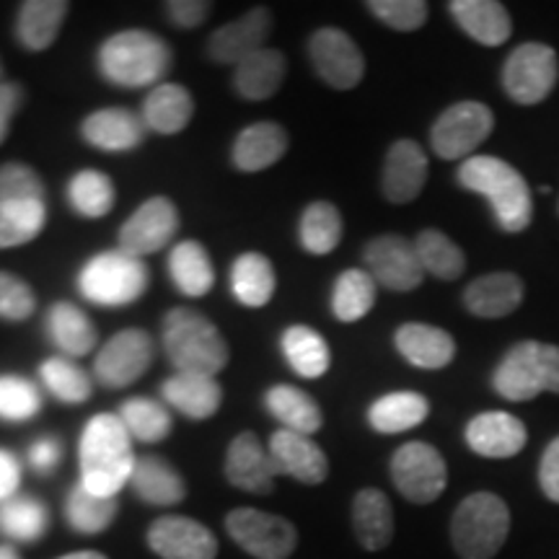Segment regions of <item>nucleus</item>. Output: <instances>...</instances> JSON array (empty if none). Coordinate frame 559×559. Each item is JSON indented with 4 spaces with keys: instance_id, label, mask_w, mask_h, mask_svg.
Instances as JSON below:
<instances>
[{
    "instance_id": "obj_1",
    "label": "nucleus",
    "mask_w": 559,
    "mask_h": 559,
    "mask_svg": "<svg viewBox=\"0 0 559 559\" xmlns=\"http://www.w3.org/2000/svg\"><path fill=\"white\" fill-rule=\"evenodd\" d=\"M79 461L83 487L104 498H117L135 466L132 438L120 415H96L88 419L81 436Z\"/></svg>"
},
{
    "instance_id": "obj_2",
    "label": "nucleus",
    "mask_w": 559,
    "mask_h": 559,
    "mask_svg": "<svg viewBox=\"0 0 559 559\" xmlns=\"http://www.w3.org/2000/svg\"><path fill=\"white\" fill-rule=\"evenodd\" d=\"M459 185L481 194L506 234H521L534 218V202L523 174L498 156H472L459 166Z\"/></svg>"
},
{
    "instance_id": "obj_3",
    "label": "nucleus",
    "mask_w": 559,
    "mask_h": 559,
    "mask_svg": "<svg viewBox=\"0 0 559 559\" xmlns=\"http://www.w3.org/2000/svg\"><path fill=\"white\" fill-rule=\"evenodd\" d=\"M96 68L111 86L156 88L171 68V47L148 29H124L104 39Z\"/></svg>"
},
{
    "instance_id": "obj_4",
    "label": "nucleus",
    "mask_w": 559,
    "mask_h": 559,
    "mask_svg": "<svg viewBox=\"0 0 559 559\" xmlns=\"http://www.w3.org/2000/svg\"><path fill=\"white\" fill-rule=\"evenodd\" d=\"M160 342H164L166 358L171 360L177 373L218 376L230 360L228 342L218 326L187 306L166 313L164 326H160Z\"/></svg>"
},
{
    "instance_id": "obj_5",
    "label": "nucleus",
    "mask_w": 559,
    "mask_h": 559,
    "mask_svg": "<svg viewBox=\"0 0 559 559\" xmlns=\"http://www.w3.org/2000/svg\"><path fill=\"white\" fill-rule=\"evenodd\" d=\"M492 389L508 402H531L544 391L559 394V345L526 340L510 347L495 368Z\"/></svg>"
},
{
    "instance_id": "obj_6",
    "label": "nucleus",
    "mask_w": 559,
    "mask_h": 559,
    "mask_svg": "<svg viewBox=\"0 0 559 559\" xmlns=\"http://www.w3.org/2000/svg\"><path fill=\"white\" fill-rule=\"evenodd\" d=\"M508 531V502L495 492H474L453 513L451 544L461 559H492L506 544Z\"/></svg>"
},
{
    "instance_id": "obj_7",
    "label": "nucleus",
    "mask_w": 559,
    "mask_h": 559,
    "mask_svg": "<svg viewBox=\"0 0 559 559\" xmlns=\"http://www.w3.org/2000/svg\"><path fill=\"white\" fill-rule=\"evenodd\" d=\"M81 296L96 306H130L148 290V267L120 247L94 254L79 272Z\"/></svg>"
},
{
    "instance_id": "obj_8",
    "label": "nucleus",
    "mask_w": 559,
    "mask_h": 559,
    "mask_svg": "<svg viewBox=\"0 0 559 559\" xmlns=\"http://www.w3.org/2000/svg\"><path fill=\"white\" fill-rule=\"evenodd\" d=\"M389 472L402 498L415 502V506L436 502L443 495L445 485H449L445 459L440 456L436 445L423 443V440H412V443L400 445L394 456H391Z\"/></svg>"
},
{
    "instance_id": "obj_9",
    "label": "nucleus",
    "mask_w": 559,
    "mask_h": 559,
    "mask_svg": "<svg viewBox=\"0 0 559 559\" xmlns=\"http://www.w3.org/2000/svg\"><path fill=\"white\" fill-rule=\"evenodd\" d=\"M226 531L254 559H288L298 547V531L288 519L257 508L230 510Z\"/></svg>"
},
{
    "instance_id": "obj_10",
    "label": "nucleus",
    "mask_w": 559,
    "mask_h": 559,
    "mask_svg": "<svg viewBox=\"0 0 559 559\" xmlns=\"http://www.w3.org/2000/svg\"><path fill=\"white\" fill-rule=\"evenodd\" d=\"M495 130V115L481 102H459L438 117L430 130L432 153L443 160L464 158L479 148Z\"/></svg>"
},
{
    "instance_id": "obj_11",
    "label": "nucleus",
    "mask_w": 559,
    "mask_h": 559,
    "mask_svg": "<svg viewBox=\"0 0 559 559\" xmlns=\"http://www.w3.org/2000/svg\"><path fill=\"white\" fill-rule=\"evenodd\" d=\"M559 81V60L557 52L547 45H521L519 50L510 52L502 68V86L506 94L515 104L534 107L542 104L555 91Z\"/></svg>"
},
{
    "instance_id": "obj_12",
    "label": "nucleus",
    "mask_w": 559,
    "mask_h": 559,
    "mask_svg": "<svg viewBox=\"0 0 559 559\" xmlns=\"http://www.w3.org/2000/svg\"><path fill=\"white\" fill-rule=\"evenodd\" d=\"M368 275L376 280V285H383L386 290L409 293L423 285L425 270L419 264L415 241L404 239L400 234L376 236L362 249Z\"/></svg>"
},
{
    "instance_id": "obj_13",
    "label": "nucleus",
    "mask_w": 559,
    "mask_h": 559,
    "mask_svg": "<svg viewBox=\"0 0 559 559\" xmlns=\"http://www.w3.org/2000/svg\"><path fill=\"white\" fill-rule=\"evenodd\" d=\"M309 58L317 75L337 91L355 88L366 75V58L347 32L321 26L309 39Z\"/></svg>"
},
{
    "instance_id": "obj_14",
    "label": "nucleus",
    "mask_w": 559,
    "mask_h": 559,
    "mask_svg": "<svg viewBox=\"0 0 559 559\" xmlns=\"http://www.w3.org/2000/svg\"><path fill=\"white\" fill-rule=\"evenodd\" d=\"M181 226L179 210L166 194H153L140 205L128 221L122 223L120 249L132 257H148L156 254L169 243Z\"/></svg>"
},
{
    "instance_id": "obj_15",
    "label": "nucleus",
    "mask_w": 559,
    "mask_h": 559,
    "mask_svg": "<svg viewBox=\"0 0 559 559\" xmlns=\"http://www.w3.org/2000/svg\"><path fill=\"white\" fill-rule=\"evenodd\" d=\"M153 362V337L143 330L117 332L96 353L94 376L102 386L124 389L135 383Z\"/></svg>"
},
{
    "instance_id": "obj_16",
    "label": "nucleus",
    "mask_w": 559,
    "mask_h": 559,
    "mask_svg": "<svg viewBox=\"0 0 559 559\" xmlns=\"http://www.w3.org/2000/svg\"><path fill=\"white\" fill-rule=\"evenodd\" d=\"M148 547L160 559H215L218 539L205 523L185 515H160L148 528Z\"/></svg>"
},
{
    "instance_id": "obj_17",
    "label": "nucleus",
    "mask_w": 559,
    "mask_h": 559,
    "mask_svg": "<svg viewBox=\"0 0 559 559\" xmlns=\"http://www.w3.org/2000/svg\"><path fill=\"white\" fill-rule=\"evenodd\" d=\"M272 34V13L267 5H257L241 19L223 24L207 39V55L221 66H239L254 52L264 50V41Z\"/></svg>"
},
{
    "instance_id": "obj_18",
    "label": "nucleus",
    "mask_w": 559,
    "mask_h": 559,
    "mask_svg": "<svg viewBox=\"0 0 559 559\" xmlns=\"http://www.w3.org/2000/svg\"><path fill=\"white\" fill-rule=\"evenodd\" d=\"M223 472L230 485L251 495H270L275 489V477H280L270 449H264L262 440L251 430H243L230 440Z\"/></svg>"
},
{
    "instance_id": "obj_19",
    "label": "nucleus",
    "mask_w": 559,
    "mask_h": 559,
    "mask_svg": "<svg viewBox=\"0 0 559 559\" xmlns=\"http://www.w3.org/2000/svg\"><path fill=\"white\" fill-rule=\"evenodd\" d=\"M428 169V156H425L423 145L409 138L396 140L386 153V160H383V198H386L391 205H407V202H415L419 198V192L425 190Z\"/></svg>"
},
{
    "instance_id": "obj_20",
    "label": "nucleus",
    "mask_w": 559,
    "mask_h": 559,
    "mask_svg": "<svg viewBox=\"0 0 559 559\" xmlns=\"http://www.w3.org/2000/svg\"><path fill=\"white\" fill-rule=\"evenodd\" d=\"M528 430L510 412H481L466 425V443L477 456L513 459L526 449Z\"/></svg>"
},
{
    "instance_id": "obj_21",
    "label": "nucleus",
    "mask_w": 559,
    "mask_h": 559,
    "mask_svg": "<svg viewBox=\"0 0 559 559\" xmlns=\"http://www.w3.org/2000/svg\"><path fill=\"white\" fill-rule=\"evenodd\" d=\"M267 449L280 474L293 477L300 485L313 487L330 477V459L309 436H300V432L293 430H277L270 438Z\"/></svg>"
},
{
    "instance_id": "obj_22",
    "label": "nucleus",
    "mask_w": 559,
    "mask_h": 559,
    "mask_svg": "<svg viewBox=\"0 0 559 559\" xmlns=\"http://www.w3.org/2000/svg\"><path fill=\"white\" fill-rule=\"evenodd\" d=\"M143 117L124 107H109L91 111L81 122V135L91 148L104 153H130L145 140Z\"/></svg>"
},
{
    "instance_id": "obj_23",
    "label": "nucleus",
    "mask_w": 559,
    "mask_h": 559,
    "mask_svg": "<svg viewBox=\"0 0 559 559\" xmlns=\"http://www.w3.org/2000/svg\"><path fill=\"white\" fill-rule=\"evenodd\" d=\"M288 153V130L277 122H254L234 140L230 160L243 174H257L275 166Z\"/></svg>"
},
{
    "instance_id": "obj_24",
    "label": "nucleus",
    "mask_w": 559,
    "mask_h": 559,
    "mask_svg": "<svg viewBox=\"0 0 559 559\" xmlns=\"http://www.w3.org/2000/svg\"><path fill=\"white\" fill-rule=\"evenodd\" d=\"M394 345L404 360L425 370H440L456 358V340L440 326L419 321L402 324L394 334Z\"/></svg>"
},
{
    "instance_id": "obj_25",
    "label": "nucleus",
    "mask_w": 559,
    "mask_h": 559,
    "mask_svg": "<svg viewBox=\"0 0 559 559\" xmlns=\"http://www.w3.org/2000/svg\"><path fill=\"white\" fill-rule=\"evenodd\" d=\"M523 304V283L513 272H492L466 285L464 306L477 319H502Z\"/></svg>"
},
{
    "instance_id": "obj_26",
    "label": "nucleus",
    "mask_w": 559,
    "mask_h": 559,
    "mask_svg": "<svg viewBox=\"0 0 559 559\" xmlns=\"http://www.w3.org/2000/svg\"><path fill=\"white\" fill-rule=\"evenodd\" d=\"M130 487L138 500L156 508L179 506L187 498V485L181 474L160 456L135 459V466H132L130 474Z\"/></svg>"
},
{
    "instance_id": "obj_27",
    "label": "nucleus",
    "mask_w": 559,
    "mask_h": 559,
    "mask_svg": "<svg viewBox=\"0 0 559 559\" xmlns=\"http://www.w3.org/2000/svg\"><path fill=\"white\" fill-rule=\"evenodd\" d=\"M160 396L185 417L210 419L221 409L223 386L215 381V376L174 373L160 386Z\"/></svg>"
},
{
    "instance_id": "obj_28",
    "label": "nucleus",
    "mask_w": 559,
    "mask_h": 559,
    "mask_svg": "<svg viewBox=\"0 0 559 559\" xmlns=\"http://www.w3.org/2000/svg\"><path fill=\"white\" fill-rule=\"evenodd\" d=\"M70 3L66 0H26L19 5L16 39L24 50L45 52L58 41Z\"/></svg>"
},
{
    "instance_id": "obj_29",
    "label": "nucleus",
    "mask_w": 559,
    "mask_h": 559,
    "mask_svg": "<svg viewBox=\"0 0 559 559\" xmlns=\"http://www.w3.org/2000/svg\"><path fill=\"white\" fill-rule=\"evenodd\" d=\"M288 75V60L280 50L264 47L234 70V91L247 102H267L283 88Z\"/></svg>"
},
{
    "instance_id": "obj_30",
    "label": "nucleus",
    "mask_w": 559,
    "mask_h": 559,
    "mask_svg": "<svg viewBox=\"0 0 559 559\" xmlns=\"http://www.w3.org/2000/svg\"><path fill=\"white\" fill-rule=\"evenodd\" d=\"M449 11L461 29L485 47L506 45L513 34L510 13L498 0H453Z\"/></svg>"
},
{
    "instance_id": "obj_31",
    "label": "nucleus",
    "mask_w": 559,
    "mask_h": 559,
    "mask_svg": "<svg viewBox=\"0 0 559 559\" xmlns=\"http://www.w3.org/2000/svg\"><path fill=\"white\" fill-rule=\"evenodd\" d=\"M353 531L366 551L386 549L394 539V508L381 489L366 487L355 495Z\"/></svg>"
},
{
    "instance_id": "obj_32",
    "label": "nucleus",
    "mask_w": 559,
    "mask_h": 559,
    "mask_svg": "<svg viewBox=\"0 0 559 559\" xmlns=\"http://www.w3.org/2000/svg\"><path fill=\"white\" fill-rule=\"evenodd\" d=\"M140 117H143L145 128L158 132V135H179L194 117L190 88L179 86V83H160V86L151 88Z\"/></svg>"
},
{
    "instance_id": "obj_33",
    "label": "nucleus",
    "mask_w": 559,
    "mask_h": 559,
    "mask_svg": "<svg viewBox=\"0 0 559 559\" xmlns=\"http://www.w3.org/2000/svg\"><path fill=\"white\" fill-rule=\"evenodd\" d=\"M264 407L283 425V430L300 432V436L311 438L324 425V415H321L317 400L306 394L304 389L288 386V383H275L264 391Z\"/></svg>"
},
{
    "instance_id": "obj_34",
    "label": "nucleus",
    "mask_w": 559,
    "mask_h": 559,
    "mask_svg": "<svg viewBox=\"0 0 559 559\" xmlns=\"http://www.w3.org/2000/svg\"><path fill=\"white\" fill-rule=\"evenodd\" d=\"M230 290L247 309L267 306L277 290V275L270 257L260 251H247V254L236 257L234 267H230Z\"/></svg>"
},
{
    "instance_id": "obj_35",
    "label": "nucleus",
    "mask_w": 559,
    "mask_h": 559,
    "mask_svg": "<svg viewBox=\"0 0 559 559\" xmlns=\"http://www.w3.org/2000/svg\"><path fill=\"white\" fill-rule=\"evenodd\" d=\"M430 415V402L417 391H391L368 407V425L381 436H396L423 425Z\"/></svg>"
},
{
    "instance_id": "obj_36",
    "label": "nucleus",
    "mask_w": 559,
    "mask_h": 559,
    "mask_svg": "<svg viewBox=\"0 0 559 559\" xmlns=\"http://www.w3.org/2000/svg\"><path fill=\"white\" fill-rule=\"evenodd\" d=\"M285 360L300 379H321L332 366V353L326 340L306 324H290L280 337Z\"/></svg>"
},
{
    "instance_id": "obj_37",
    "label": "nucleus",
    "mask_w": 559,
    "mask_h": 559,
    "mask_svg": "<svg viewBox=\"0 0 559 559\" xmlns=\"http://www.w3.org/2000/svg\"><path fill=\"white\" fill-rule=\"evenodd\" d=\"M47 334L68 358H83L99 342V332L75 304L60 300L47 311Z\"/></svg>"
},
{
    "instance_id": "obj_38",
    "label": "nucleus",
    "mask_w": 559,
    "mask_h": 559,
    "mask_svg": "<svg viewBox=\"0 0 559 559\" xmlns=\"http://www.w3.org/2000/svg\"><path fill=\"white\" fill-rule=\"evenodd\" d=\"M169 275L174 288L187 298L207 296L215 285V267L207 249L198 241H181L171 249Z\"/></svg>"
},
{
    "instance_id": "obj_39",
    "label": "nucleus",
    "mask_w": 559,
    "mask_h": 559,
    "mask_svg": "<svg viewBox=\"0 0 559 559\" xmlns=\"http://www.w3.org/2000/svg\"><path fill=\"white\" fill-rule=\"evenodd\" d=\"M342 230H345V223H342V213L337 205H332V202L326 200L311 202V205L300 213L298 221L300 249L309 251L313 257L332 254V251L340 247Z\"/></svg>"
},
{
    "instance_id": "obj_40",
    "label": "nucleus",
    "mask_w": 559,
    "mask_h": 559,
    "mask_svg": "<svg viewBox=\"0 0 559 559\" xmlns=\"http://www.w3.org/2000/svg\"><path fill=\"white\" fill-rule=\"evenodd\" d=\"M117 192L111 179L104 171L83 169L68 181V205L75 215L86 221L104 218L115 207Z\"/></svg>"
},
{
    "instance_id": "obj_41",
    "label": "nucleus",
    "mask_w": 559,
    "mask_h": 559,
    "mask_svg": "<svg viewBox=\"0 0 559 559\" xmlns=\"http://www.w3.org/2000/svg\"><path fill=\"white\" fill-rule=\"evenodd\" d=\"M376 306V280L368 270H345L332 290V313L342 324L366 319Z\"/></svg>"
},
{
    "instance_id": "obj_42",
    "label": "nucleus",
    "mask_w": 559,
    "mask_h": 559,
    "mask_svg": "<svg viewBox=\"0 0 559 559\" xmlns=\"http://www.w3.org/2000/svg\"><path fill=\"white\" fill-rule=\"evenodd\" d=\"M415 249L425 275L443 280V283H451V280H459L464 275L466 270L464 251H461L459 243H453V239H449V236L440 234V230L436 228L419 230L415 239Z\"/></svg>"
},
{
    "instance_id": "obj_43",
    "label": "nucleus",
    "mask_w": 559,
    "mask_h": 559,
    "mask_svg": "<svg viewBox=\"0 0 559 559\" xmlns=\"http://www.w3.org/2000/svg\"><path fill=\"white\" fill-rule=\"evenodd\" d=\"M120 502L117 498H104V495H94L83 485H75L70 489L66 502V515L70 528L79 534H104L117 519Z\"/></svg>"
},
{
    "instance_id": "obj_44",
    "label": "nucleus",
    "mask_w": 559,
    "mask_h": 559,
    "mask_svg": "<svg viewBox=\"0 0 559 559\" xmlns=\"http://www.w3.org/2000/svg\"><path fill=\"white\" fill-rule=\"evenodd\" d=\"M45 202H0V249L24 247L45 228Z\"/></svg>"
},
{
    "instance_id": "obj_45",
    "label": "nucleus",
    "mask_w": 559,
    "mask_h": 559,
    "mask_svg": "<svg viewBox=\"0 0 559 559\" xmlns=\"http://www.w3.org/2000/svg\"><path fill=\"white\" fill-rule=\"evenodd\" d=\"M120 419L128 428L130 438L138 443H160L171 432V415L164 404L135 396V400L122 402Z\"/></svg>"
},
{
    "instance_id": "obj_46",
    "label": "nucleus",
    "mask_w": 559,
    "mask_h": 559,
    "mask_svg": "<svg viewBox=\"0 0 559 559\" xmlns=\"http://www.w3.org/2000/svg\"><path fill=\"white\" fill-rule=\"evenodd\" d=\"M39 379L55 400L62 404H83L91 400V379L81 366L68 358H47L39 368Z\"/></svg>"
},
{
    "instance_id": "obj_47",
    "label": "nucleus",
    "mask_w": 559,
    "mask_h": 559,
    "mask_svg": "<svg viewBox=\"0 0 559 559\" xmlns=\"http://www.w3.org/2000/svg\"><path fill=\"white\" fill-rule=\"evenodd\" d=\"M0 531L16 542H37L47 531V510L32 498L5 500L0 506Z\"/></svg>"
},
{
    "instance_id": "obj_48",
    "label": "nucleus",
    "mask_w": 559,
    "mask_h": 559,
    "mask_svg": "<svg viewBox=\"0 0 559 559\" xmlns=\"http://www.w3.org/2000/svg\"><path fill=\"white\" fill-rule=\"evenodd\" d=\"M41 396L32 381L21 376H0V419L5 423H26L39 415Z\"/></svg>"
},
{
    "instance_id": "obj_49",
    "label": "nucleus",
    "mask_w": 559,
    "mask_h": 559,
    "mask_svg": "<svg viewBox=\"0 0 559 559\" xmlns=\"http://www.w3.org/2000/svg\"><path fill=\"white\" fill-rule=\"evenodd\" d=\"M0 202H45V181L32 166L11 164L0 166Z\"/></svg>"
},
{
    "instance_id": "obj_50",
    "label": "nucleus",
    "mask_w": 559,
    "mask_h": 559,
    "mask_svg": "<svg viewBox=\"0 0 559 559\" xmlns=\"http://www.w3.org/2000/svg\"><path fill=\"white\" fill-rule=\"evenodd\" d=\"M368 11L396 32H417L428 21L425 0H368Z\"/></svg>"
},
{
    "instance_id": "obj_51",
    "label": "nucleus",
    "mask_w": 559,
    "mask_h": 559,
    "mask_svg": "<svg viewBox=\"0 0 559 559\" xmlns=\"http://www.w3.org/2000/svg\"><path fill=\"white\" fill-rule=\"evenodd\" d=\"M37 309V293L24 277L0 272V319L26 321Z\"/></svg>"
},
{
    "instance_id": "obj_52",
    "label": "nucleus",
    "mask_w": 559,
    "mask_h": 559,
    "mask_svg": "<svg viewBox=\"0 0 559 559\" xmlns=\"http://www.w3.org/2000/svg\"><path fill=\"white\" fill-rule=\"evenodd\" d=\"M164 9L166 16H169V21L177 29L192 32L205 24L210 11H213V3H207V0H169Z\"/></svg>"
},
{
    "instance_id": "obj_53",
    "label": "nucleus",
    "mask_w": 559,
    "mask_h": 559,
    "mask_svg": "<svg viewBox=\"0 0 559 559\" xmlns=\"http://www.w3.org/2000/svg\"><path fill=\"white\" fill-rule=\"evenodd\" d=\"M539 485L542 492L547 495L551 502H559V436L551 440L544 451L539 464Z\"/></svg>"
},
{
    "instance_id": "obj_54",
    "label": "nucleus",
    "mask_w": 559,
    "mask_h": 559,
    "mask_svg": "<svg viewBox=\"0 0 559 559\" xmlns=\"http://www.w3.org/2000/svg\"><path fill=\"white\" fill-rule=\"evenodd\" d=\"M21 99H24V88H21L19 83L5 81L3 86H0V145L9 138L13 115L19 111Z\"/></svg>"
},
{
    "instance_id": "obj_55",
    "label": "nucleus",
    "mask_w": 559,
    "mask_h": 559,
    "mask_svg": "<svg viewBox=\"0 0 559 559\" xmlns=\"http://www.w3.org/2000/svg\"><path fill=\"white\" fill-rule=\"evenodd\" d=\"M60 456H62L60 440H55V438H41V440H37V443H34L32 451H29L32 466H34V469H37L39 474H50L52 469H58Z\"/></svg>"
},
{
    "instance_id": "obj_56",
    "label": "nucleus",
    "mask_w": 559,
    "mask_h": 559,
    "mask_svg": "<svg viewBox=\"0 0 559 559\" xmlns=\"http://www.w3.org/2000/svg\"><path fill=\"white\" fill-rule=\"evenodd\" d=\"M21 481L19 461L9 451H0V500H9Z\"/></svg>"
},
{
    "instance_id": "obj_57",
    "label": "nucleus",
    "mask_w": 559,
    "mask_h": 559,
    "mask_svg": "<svg viewBox=\"0 0 559 559\" xmlns=\"http://www.w3.org/2000/svg\"><path fill=\"white\" fill-rule=\"evenodd\" d=\"M58 559H107L102 551H73V555L58 557Z\"/></svg>"
},
{
    "instance_id": "obj_58",
    "label": "nucleus",
    "mask_w": 559,
    "mask_h": 559,
    "mask_svg": "<svg viewBox=\"0 0 559 559\" xmlns=\"http://www.w3.org/2000/svg\"><path fill=\"white\" fill-rule=\"evenodd\" d=\"M0 559H21L16 549L11 547H0Z\"/></svg>"
},
{
    "instance_id": "obj_59",
    "label": "nucleus",
    "mask_w": 559,
    "mask_h": 559,
    "mask_svg": "<svg viewBox=\"0 0 559 559\" xmlns=\"http://www.w3.org/2000/svg\"><path fill=\"white\" fill-rule=\"evenodd\" d=\"M3 83H5L3 81V62H0V86H3Z\"/></svg>"
}]
</instances>
